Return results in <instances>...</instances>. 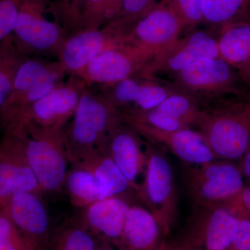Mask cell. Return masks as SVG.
Instances as JSON below:
<instances>
[{
	"mask_svg": "<svg viewBox=\"0 0 250 250\" xmlns=\"http://www.w3.org/2000/svg\"><path fill=\"white\" fill-rule=\"evenodd\" d=\"M145 146L147 157L145 178L136 191L157 220L166 238L173 228L178 210L173 170L161 148L147 141H145Z\"/></svg>",
	"mask_w": 250,
	"mask_h": 250,
	"instance_id": "cell-5",
	"label": "cell"
},
{
	"mask_svg": "<svg viewBox=\"0 0 250 250\" xmlns=\"http://www.w3.org/2000/svg\"><path fill=\"white\" fill-rule=\"evenodd\" d=\"M168 82L179 93L195 99L202 106L244 93L238 70L220 58H203L174 74Z\"/></svg>",
	"mask_w": 250,
	"mask_h": 250,
	"instance_id": "cell-4",
	"label": "cell"
},
{
	"mask_svg": "<svg viewBox=\"0 0 250 250\" xmlns=\"http://www.w3.org/2000/svg\"><path fill=\"white\" fill-rule=\"evenodd\" d=\"M126 30L117 20L100 29L78 31L63 42L57 61L65 73L75 75L104 51L125 45Z\"/></svg>",
	"mask_w": 250,
	"mask_h": 250,
	"instance_id": "cell-12",
	"label": "cell"
},
{
	"mask_svg": "<svg viewBox=\"0 0 250 250\" xmlns=\"http://www.w3.org/2000/svg\"><path fill=\"white\" fill-rule=\"evenodd\" d=\"M89 0H49V13L65 31L67 39L82 30L83 14Z\"/></svg>",
	"mask_w": 250,
	"mask_h": 250,
	"instance_id": "cell-28",
	"label": "cell"
},
{
	"mask_svg": "<svg viewBox=\"0 0 250 250\" xmlns=\"http://www.w3.org/2000/svg\"><path fill=\"white\" fill-rule=\"evenodd\" d=\"M144 145L142 137L124 122L112 133L106 147V154L116 163L134 190L139 187L136 179L145 172L147 164Z\"/></svg>",
	"mask_w": 250,
	"mask_h": 250,
	"instance_id": "cell-20",
	"label": "cell"
},
{
	"mask_svg": "<svg viewBox=\"0 0 250 250\" xmlns=\"http://www.w3.org/2000/svg\"><path fill=\"white\" fill-rule=\"evenodd\" d=\"M64 130L70 165L106 154L112 133L124 123L121 112L101 92L88 88Z\"/></svg>",
	"mask_w": 250,
	"mask_h": 250,
	"instance_id": "cell-1",
	"label": "cell"
},
{
	"mask_svg": "<svg viewBox=\"0 0 250 250\" xmlns=\"http://www.w3.org/2000/svg\"><path fill=\"white\" fill-rule=\"evenodd\" d=\"M218 34L219 58L237 70L250 65V22L229 24Z\"/></svg>",
	"mask_w": 250,
	"mask_h": 250,
	"instance_id": "cell-22",
	"label": "cell"
},
{
	"mask_svg": "<svg viewBox=\"0 0 250 250\" xmlns=\"http://www.w3.org/2000/svg\"><path fill=\"white\" fill-rule=\"evenodd\" d=\"M88 86L76 75L54 88L15 116L5 126L32 125L42 129L65 127Z\"/></svg>",
	"mask_w": 250,
	"mask_h": 250,
	"instance_id": "cell-7",
	"label": "cell"
},
{
	"mask_svg": "<svg viewBox=\"0 0 250 250\" xmlns=\"http://www.w3.org/2000/svg\"><path fill=\"white\" fill-rule=\"evenodd\" d=\"M238 74L243 83L250 87V65L238 70Z\"/></svg>",
	"mask_w": 250,
	"mask_h": 250,
	"instance_id": "cell-38",
	"label": "cell"
},
{
	"mask_svg": "<svg viewBox=\"0 0 250 250\" xmlns=\"http://www.w3.org/2000/svg\"><path fill=\"white\" fill-rule=\"evenodd\" d=\"M28 57L18 49L14 34L0 42V115L12 90L18 70Z\"/></svg>",
	"mask_w": 250,
	"mask_h": 250,
	"instance_id": "cell-27",
	"label": "cell"
},
{
	"mask_svg": "<svg viewBox=\"0 0 250 250\" xmlns=\"http://www.w3.org/2000/svg\"><path fill=\"white\" fill-rule=\"evenodd\" d=\"M96 250H121L119 248H116V246L110 244V243H106V242L98 241V245H97Z\"/></svg>",
	"mask_w": 250,
	"mask_h": 250,
	"instance_id": "cell-39",
	"label": "cell"
},
{
	"mask_svg": "<svg viewBox=\"0 0 250 250\" xmlns=\"http://www.w3.org/2000/svg\"><path fill=\"white\" fill-rule=\"evenodd\" d=\"M160 0H123L120 21L131 30L135 24L157 4Z\"/></svg>",
	"mask_w": 250,
	"mask_h": 250,
	"instance_id": "cell-33",
	"label": "cell"
},
{
	"mask_svg": "<svg viewBox=\"0 0 250 250\" xmlns=\"http://www.w3.org/2000/svg\"><path fill=\"white\" fill-rule=\"evenodd\" d=\"M26 192L43 191L28 163L21 136L14 129H5L0 142V208L14 195Z\"/></svg>",
	"mask_w": 250,
	"mask_h": 250,
	"instance_id": "cell-14",
	"label": "cell"
},
{
	"mask_svg": "<svg viewBox=\"0 0 250 250\" xmlns=\"http://www.w3.org/2000/svg\"><path fill=\"white\" fill-rule=\"evenodd\" d=\"M166 241L160 226L147 208L131 205L125 220L121 250H159Z\"/></svg>",
	"mask_w": 250,
	"mask_h": 250,
	"instance_id": "cell-21",
	"label": "cell"
},
{
	"mask_svg": "<svg viewBox=\"0 0 250 250\" xmlns=\"http://www.w3.org/2000/svg\"><path fill=\"white\" fill-rule=\"evenodd\" d=\"M239 218L223 204L195 207L185 228L167 250H228L238 230Z\"/></svg>",
	"mask_w": 250,
	"mask_h": 250,
	"instance_id": "cell-6",
	"label": "cell"
},
{
	"mask_svg": "<svg viewBox=\"0 0 250 250\" xmlns=\"http://www.w3.org/2000/svg\"><path fill=\"white\" fill-rule=\"evenodd\" d=\"M157 52L137 46H119L104 51L74 75L90 87L113 84L134 76Z\"/></svg>",
	"mask_w": 250,
	"mask_h": 250,
	"instance_id": "cell-13",
	"label": "cell"
},
{
	"mask_svg": "<svg viewBox=\"0 0 250 250\" xmlns=\"http://www.w3.org/2000/svg\"><path fill=\"white\" fill-rule=\"evenodd\" d=\"M0 250H37L18 229L6 208H0Z\"/></svg>",
	"mask_w": 250,
	"mask_h": 250,
	"instance_id": "cell-31",
	"label": "cell"
},
{
	"mask_svg": "<svg viewBox=\"0 0 250 250\" xmlns=\"http://www.w3.org/2000/svg\"><path fill=\"white\" fill-rule=\"evenodd\" d=\"M100 91L118 109L141 111L156 108L166 98L177 93L168 82L163 83L158 79L135 76L113 84L101 85Z\"/></svg>",
	"mask_w": 250,
	"mask_h": 250,
	"instance_id": "cell-17",
	"label": "cell"
},
{
	"mask_svg": "<svg viewBox=\"0 0 250 250\" xmlns=\"http://www.w3.org/2000/svg\"><path fill=\"white\" fill-rule=\"evenodd\" d=\"M159 250H167V248H166V240L163 243L162 246H161Z\"/></svg>",
	"mask_w": 250,
	"mask_h": 250,
	"instance_id": "cell-41",
	"label": "cell"
},
{
	"mask_svg": "<svg viewBox=\"0 0 250 250\" xmlns=\"http://www.w3.org/2000/svg\"><path fill=\"white\" fill-rule=\"evenodd\" d=\"M187 185L195 207L225 203L245 187L239 166L226 160L212 161L189 169Z\"/></svg>",
	"mask_w": 250,
	"mask_h": 250,
	"instance_id": "cell-10",
	"label": "cell"
},
{
	"mask_svg": "<svg viewBox=\"0 0 250 250\" xmlns=\"http://www.w3.org/2000/svg\"><path fill=\"white\" fill-rule=\"evenodd\" d=\"M228 250H250V220L239 218L238 230Z\"/></svg>",
	"mask_w": 250,
	"mask_h": 250,
	"instance_id": "cell-36",
	"label": "cell"
},
{
	"mask_svg": "<svg viewBox=\"0 0 250 250\" xmlns=\"http://www.w3.org/2000/svg\"><path fill=\"white\" fill-rule=\"evenodd\" d=\"M22 139L31 170L43 192L62 189L70 164L63 128L42 129L32 125L9 126Z\"/></svg>",
	"mask_w": 250,
	"mask_h": 250,
	"instance_id": "cell-3",
	"label": "cell"
},
{
	"mask_svg": "<svg viewBox=\"0 0 250 250\" xmlns=\"http://www.w3.org/2000/svg\"><path fill=\"white\" fill-rule=\"evenodd\" d=\"M49 0H24L14 33V40L23 54L57 56L67 39L65 31L56 22L46 19Z\"/></svg>",
	"mask_w": 250,
	"mask_h": 250,
	"instance_id": "cell-9",
	"label": "cell"
},
{
	"mask_svg": "<svg viewBox=\"0 0 250 250\" xmlns=\"http://www.w3.org/2000/svg\"><path fill=\"white\" fill-rule=\"evenodd\" d=\"M123 195L95 202L83 208V212L77 217L98 241L106 242L118 248L131 206L129 199Z\"/></svg>",
	"mask_w": 250,
	"mask_h": 250,
	"instance_id": "cell-19",
	"label": "cell"
},
{
	"mask_svg": "<svg viewBox=\"0 0 250 250\" xmlns=\"http://www.w3.org/2000/svg\"><path fill=\"white\" fill-rule=\"evenodd\" d=\"M202 108L197 131L216 159H241L250 145V113L246 106L229 99Z\"/></svg>",
	"mask_w": 250,
	"mask_h": 250,
	"instance_id": "cell-2",
	"label": "cell"
},
{
	"mask_svg": "<svg viewBox=\"0 0 250 250\" xmlns=\"http://www.w3.org/2000/svg\"><path fill=\"white\" fill-rule=\"evenodd\" d=\"M243 104H244L245 105H246V106L247 109H248V111H249L250 113V104L244 103H243Z\"/></svg>",
	"mask_w": 250,
	"mask_h": 250,
	"instance_id": "cell-42",
	"label": "cell"
},
{
	"mask_svg": "<svg viewBox=\"0 0 250 250\" xmlns=\"http://www.w3.org/2000/svg\"><path fill=\"white\" fill-rule=\"evenodd\" d=\"M98 240L80 223L69 219L52 229L50 250H96Z\"/></svg>",
	"mask_w": 250,
	"mask_h": 250,
	"instance_id": "cell-26",
	"label": "cell"
},
{
	"mask_svg": "<svg viewBox=\"0 0 250 250\" xmlns=\"http://www.w3.org/2000/svg\"><path fill=\"white\" fill-rule=\"evenodd\" d=\"M203 23L218 31L229 24L250 22V0H202Z\"/></svg>",
	"mask_w": 250,
	"mask_h": 250,
	"instance_id": "cell-24",
	"label": "cell"
},
{
	"mask_svg": "<svg viewBox=\"0 0 250 250\" xmlns=\"http://www.w3.org/2000/svg\"><path fill=\"white\" fill-rule=\"evenodd\" d=\"M147 142L162 147L187 164L202 165L218 160L198 131H164L134 121L125 122Z\"/></svg>",
	"mask_w": 250,
	"mask_h": 250,
	"instance_id": "cell-15",
	"label": "cell"
},
{
	"mask_svg": "<svg viewBox=\"0 0 250 250\" xmlns=\"http://www.w3.org/2000/svg\"><path fill=\"white\" fill-rule=\"evenodd\" d=\"M4 208L18 229L36 250H50L52 229L41 194H16Z\"/></svg>",
	"mask_w": 250,
	"mask_h": 250,
	"instance_id": "cell-16",
	"label": "cell"
},
{
	"mask_svg": "<svg viewBox=\"0 0 250 250\" xmlns=\"http://www.w3.org/2000/svg\"><path fill=\"white\" fill-rule=\"evenodd\" d=\"M24 0H0V42L14 33Z\"/></svg>",
	"mask_w": 250,
	"mask_h": 250,
	"instance_id": "cell-34",
	"label": "cell"
},
{
	"mask_svg": "<svg viewBox=\"0 0 250 250\" xmlns=\"http://www.w3.org/2000/svg\"><path fill=\"white\" fill-rule=\"evenodd\" d=\"M238 218L250 220V186L223 203Z\"/></svg>",
	"mask_w": 250,
	"mask_h": 250,
	"instance_id": "cell-35",
	"label": "cell"
},
{
	"mask_svg": "<svg viewBox=\"0 0 250 250\" xmlns=\"http://www.w3.org/2000/svg\"><path fill=\"white\" fill-rule=\"evenodd\" d=\"M240 160L241 163L238 166L241 169L242 174L243 177L245 176L250 181V145Z\"/></svg>",
	"mask_w": 250,
	"mask_h": 250,
	"instance_id": "cell-37",
	"label": "cell"
},
{
	"mask_svg": "<svg viewBox=\"0 0 250 250\" xmlns=\"http://www.w3.org/2000/svg\"><path fill=\"white\" fill-rule=\"evenodd\" d=\"M182 31L167 0H160L135 24L125 37V43L159 52L178 39Z\"/></svg>",
	"mask_w": 250,
	"mask_h": 250,
	"instance_id": "cell-18",
	"label": "cell"
},
{
	"mask_svg": "<svg viewBox=\"0 0 250 250\" xmlns=\"http://www.w3.org/2000/svg\"><path fill=\"white\" fill-rule=\"evenodd\" d=\"M123 0H89L82 21V29H98L119 19Z\"/></svg>",
	"mask_w": 250,
	"mask_h": 250,
	"instance_id": "cell-30",
	"label": "cell"
},
{
	"mask_svg": "<svg viewBox=\"0 0 250 250\" xmlns=\"http://www.w3.org/2000/svg\"><path fill=\"white\" fill-rule=\"evenodd\" d=\"M67 74L58 61L49 62L29 57L22 64L9 98L1 108L3 126L19 112L62 84Z\"/></svg>",
	"mask_w": 250,
	"mask_h": 250,
	"instance_id": "cell-8",
	"label": "cell"
},
{
	"mask_svg": "<svg viewBox=\"0 0 250 250\" xmlns=\"http://www.w3.org/2000/svg\"><path fill=\"white\" fill-rule=\"evenodd\" d=\"M75 164L85 166L93 172L103 187L106 198L123 195L130 188L133 189L124 174L107 154H98Z\"/></svg>",
	"mask_w": 250,
	"mask_h": 250,
	"instance_id": "cell-25",
	"label": "cell"
},
{
	"mask_svg": "<svg viewBox=\"0 0 250 250\" xmlns=\"http://www.w3.org/2000/svg\"><path fill=\"white\" fill-rule=\"evenodd\" d=\"M65 189L72 205L84 208L106 198L100 181L89 169L80 164L70 165L64 180Z\"/></svg>",
	"mask_w": 250,
	"mask_h": 250,
	"instance_id": "cell-23",
	"label": "cell"
},
{
	"mask_svg": "<svg viewBox=\"0 0 250 250\" xmlns=\"http://www.w3.org/2000/svg\"><path fill=\"white\" fill-rule=\"evenodd\" d=\"M155 108L190 129L197 127L203 113L201 104L195 99L179 92L166 98Z\"/></svg>",
	"mask_w": 250,
	"mask_h": 250,
	"instance_id": "cell-29",
	"label": "cell"
},
{
	"mask_svg": "<svg viewBox=\"0 0 250 250\" xmlns=\"http://www.w3.org/2000/svg\"><path fill=\"white\" fill-rule=\"evenodd\" d=\"M203 58H219L217 40L210 30H195L159 50L134 76L146 79H157L161 75L170 77Z\"/></svg>",
	"mask_w": 250,
	"mask_h": 250,
	"instance_id": "cell-11",
	"label": "cell"
},
{
	"mask_svg": "<svg viewBox=\"0 0 250 250\" xmlns=\"http://www.w3.org/2000/svg\"><path fill=\"white\" fill-rule=\"evenodd\" d=\"M171 9L184 28H195L203 23L202 0H167Z\"/></svg>",
	"mask_w": 250,
	"mask_h": 250,
	"instance_id": "cell-32",
	"label": "cell"
},
{
	"mask_svg": "<svg viewBox=\"0 0 250 250\" xmlns=\"http://www.w3.org/2000/svg\"><path fill=\"white\" fill-rule=\"evenodd\" d=\"M237 101L250 104V92H246L236 98Z\"/></svg>",
	"mask_w": 250,
	"mask_h": 250,
	"instance_id": "cell-40",
	"label": "cell"
}]
</instances>
